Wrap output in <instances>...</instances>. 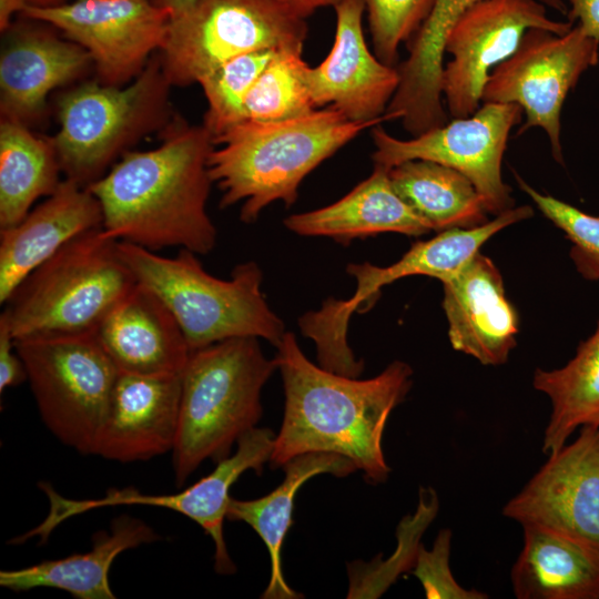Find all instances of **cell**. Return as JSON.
I'll use <instances>...</instances> for the list:
<instances>
[{
    "mask_svg": "<svg viewBox=\"0 0 599 599\" xmlns=\"http://www.w3.org/2000/svg\"><path fill=\"white\" fill-rule=\"evenodd\" d=\"M159 146L125 152L88 189L102 211V229L118 241L156 252L167 247L209 254L217 231L206 204L214 148L202 125L175 116Z\"/></svg>",
    "mask_w": 599,
    "mask_h": 599,
    "instance_id": "1",
    "label": "cell"
},
{
    "mask_svg": "<svg viewBox=\"0 0 599 599\" xmlns=\"http://www.w3.org/2000/svg\"><path fill=\"white\" fill-rule=\"evenodd\" d=\"M276 349L285 406L271 467H283L306 453H331L353 461L366 480L386 481L390 467L383 434L390 413L412 387V367L395 361L368 379L336 374L311 362L292 332H285Z\"/></svg>",
    "mask_w": 599,
    "mask_h": 599,
    "instance_id": "2",
    "label": "cell"
},
{
    "mask_svg": "<svg viewBox=\"0 0 599 599\" xmlns=\"http://www.w3.org/2000/svg\"><path fill=\"white\" fill-rule=\"evenodd\" d=\"M375 125L352 121L332 106L285 121L238 123L214 140L209 156L220 207L238 204L241 221L253 223L272 203L292 206L312 171Z\"/></svg>",
    "mask_w": 599,
    "mask_h": 599,
    "instance_id": "3",
    "label": "cell"
},
{
    "mask_svg": "<svg viewBox=\"0 0 599 599\" xmlns=\"http://www.w3.org/2000/svg\"><path fill=\"white\" fill-rule=\"evenodd\" d=\"M277 369L256 337H235L192 351L181 374L179 426L172 449L176 485L206 459L230 456L256 427L263 386Z\"/></svg>",
    "mask_w": 599,
    "mask_h": 599,
    "instance_id": "4",
    "label": "cell"
},
{
    "mask_svg": "<svg viewBox=\"0 0 599 599\" xmlns=\"http://www.w3.org/2000/svg\"><path fill=\"white\" fill-rule=\"evenodd\" d=\"M118 248L138 283L173 314L191 352L235 337L263 338L275 347L283 338L284 323L266 302L263 272L255 262L236 265L230 280H221L186 248L174 257L124 241Z\"/></svg>",
    "mask_w": 599,
    "mask_h": 599,
    "instance_id": "5",
    "label": "cell"
},
{
    "mask_svg": "<svg viewBox=\"0 0 599 599\" xmlns=\"http://www.w3.org/2000/svg\"><path fill=\"white\" fill-rule=\"evenodd\" d=\"M118 240L85 232L30 273L0 315L14 339L95 333L138 285Z\"/></svg>",
    "mask_w": 599,
    "mask_h": 599,
    "instance_id": "6",
    "label": "cell"
},
{
    "mask_svg": "<svg viewBox=\"0 0 599 599\" xmlns=\"http://www.w3.org/2000/svg\"><path fill=\"white\" fill-rule=\"evenodd\" d=\"M158 52L130 83H80L57 102L53 136L61 172L80 186L101 179L142 138L173 121L170 89Z\"/></svg>",
    "mask_w": 599,
    "mask_h": 599,
    "instance_id": "7",
    "label": "cell"
},
{
    "mask_svg": "<svg viewBox=\"0 0 599 599\" xmlns=\"http://www.w3.org/2000/svg\"><path fill=\"white\" fill-rule=\"evenodd\" d=\"M534 215L529 205L511 207L491 221L469 229H449L427 241H418L394 264L380 267L370 263H349L346 271L356 281V291L347 300L327 298L317 311L298 318L302 334L316 347L318 365L348 377H359L364 363L347 343L351 316L359 307L368 308L379 291L395 281L413 275L435 277L441 283L458 274L484 243L505 227Z\"/></svg>",
    "mask_w": 599,
    "mask_h": 599,
    "instance_id": "8",
    "label": "cell"
},
{
    "mask_svg": "<svg viewBox=\"0 0 599 599\" xmlns=\"http://www.w3.org/2000/svg\"><path fill=\"white\" fill-rule=\"evenodd\" d=\"M307 34V19L277 0H195L171 16L158 54L170 84L186 87L244 53L303 51Z\"/></svg>",
    "mask_w": 599,
    "mask_h": 599,
    "instance_id": "9",
    "label": "cell"
},
{
    "mask_svg": "<svg viewBox=\"0 0 599 599\" xmlns=\"http://www.w3.org/2000/svg\"><path fill=\"white\" fill-rule=\"evenodd\" d=\"M41 419L64 445L94 453L119 374L94 333L14 339Z\"/></svg>",
    "mask_w": 599,
    "mask_h": 599,
    "instance_id": "10",
    "label": "cell"
},
{
    "mask_svg": "<svg viewBox=\"0 0 599 599\" xmlns=\"http://www.w3.org/2000/svg\"><path fill=\"white\" fill-rule=\"evenodd\" d=\"M599 62V41L578 26L564 34L532 28L490 73L481 102L515 103L526 114L517 135L542 129L554 159L564 164L561 110L581 75Z\"/></svg>",
    "mask_w": 599,
    "mask_h": 599,
    "instance_id": "11",
    "label": "cell"
},
{
    "mask_svg": "<svg viewBox=\"0 0 599 599\" xmlns=\"http://www.w3.org/2000/svg\"><path fill=\"white\" fill-rule=\"evenodd\" d=\"M274 438L275 434L270 428L255 427L248 430L237 440L234 454L220 460L209 475L175 494L150 495L125 487L110 488L101 498L72 499L60 495L48 483H40L39 487L49 500V511L41 524L14 540L24 542L29 538L39 537L43 542L63 521L99 508L122 505L160 507L176 511L196 522L214 542L216 572L234 573L236 567L229 555L223 535V524L231 499L230 489L245 471L262 473L263 466L270 461Z\"/></svg>",
    "mask_w": 599,
    "mask_h": 599,
    "instance_id": "12",
    "label": "cell"
},
{
    "mask_svg": "<svg viewBox=\"0 0 599 599\" xmlns=\"http://www.w3.org/2000/svg\"><path fill=\"white\" fill-rule=\"evenodd\" d=\"M515 103H483L473 114L456 118L409 139L389 134L380 124L372 128L374 165L390 169L408 160H428L466 175L480 194L488 213L514 207L511 189L501 175L504 153L511 129L521 121Z\"/></svg>",
    "mask_w": 599,
    "mask_h": 599,
    "instance_id": "13",
    "label": "cell"
},
{
    "mask_svg": "<svg viewBox=\"0 0 599 599\" xmlns=\"http://www.w3.org/2000/svg\"><path fill=\"white\" fill-rule=\"evenodd\" d=\"M82 47L98 81L122 87L133 81L161 50L170 11L150 0H73L53 7L28 6L23 13Z\"/></svg>",
    "mask_w": 599,
    "mask_h": 599,
    "instance_id": "14",
    "label": "cell"
},
{
    "mask_svg": "<svg viewBox=\"0 0 599 599\" xmlns=\"http://www.w3.org/2000/svg\"><path fill=\"white\" fill-rule=\"evenodd\" d=\"M573 27L547 16L538 0H479L450 30L445 52L441 93L453 119L473 114L479 106L491 71L519 45L532 28L564 34Z\"/></svg>",
    "mask_w": 599,
    "mask_h": 599,
    "instance_id": "15",
    "label": "cell"
},
{
    "mask_svg": "<svg viewBox=\"0 0 599 599\" xmlns=\"http://www.w3.org/2000/svg\"><path fill=\"white\" fill-rule=\"evenodd\" d=\"M502 514L599 550V427L582 426L572 444L549 455Z\"/></svg>",
    "mask_w": 599,
    "mask_h": 599,
    "instance_id": "16",
    "label": "cell"
},
{
    "mask_svg": "<svg viewBox=\"0 0 599 599\" xmlns=\"http://www.w3.org/2000/svg\"><path fill=\"white\" fill-rule=\"evenodd\" d=\"M336 27L329 53L307 64L305 81L317 109L332 106L355 122L380 124L399 85L397 65L380 61L367 45L363 0H342L334 8Z\"/></svg>",
    "mask_w": 599,
    "mask_h": 599,
    "instance_id": "17",
    "label": "cell"
},
{
    "mask_svg": "<svg viewBox=\"0 0 599 599\" xmlns=\"http://www.w3.org/2000/svg\"><path fill=\"white\" fill-rule=\"evenodd\" d=\"M4 32L0 55L1 119L29 126L43 114L54 89L79 79L92 64L89 53L49 24L21 14Z\"/></svg>",
    "mask_w": 599,
    "mask_h": 599,
    "instance_id": "18",
    "label": "cell"
},
{
    "mask_svg": "<svg viewBox=\"0 0 599 599\" xmlns=\"http://www.w3.org/2000/svg\"><path fill=\"white\" fill-rule=\"evenodd\" d=\"M180 398L181 375L119 372L93 455L133 463L172 451Z\"/></svg>",
    "mask_w": 599,
    "mask_h": 599,
    "instance_id": "19",
    "label": "cell"
},
{
    "mask_svg": "<svg viewBox=\"0 0 599 599\" xmlns=\"http://www.w3.org/2000/svg\"><path fill=\"white\" fill-rule=\"evenodd\" d=\"M441 284L453 348L483 365L505 364L516 346L518 314L493 261L477 253L458 274Z\"/></svg>",
    "mask_w": 599,
    "mask_h": 599,
    "instance_id": "20",
    "label": "cell"
},
{
    "mask_svg": "<svg viewBox=\"0 0 599 599\" xmlns=\"http://www.w3.org/2000/svg\"><path fill=\"white\" fill-rule=\"evenodd\" d=\"M102 211L88 187L64 179L14 226L0 230V303L77 236L102 227Z\"/></svg>",
    "mask_w": 599,
    "mask_h": 599,
    "instance_id": "21",
    "label": "cell"
},
{
    "mask_svg": "<svg viewBox=\"0 0 599 599\" xmlns=\"http://www.w3.org/2000/svg\"><path fill=\"white\" fill-rule=\"evenodd\" d=\"M94 334L120 373L181 375L191 354L167 306L140 283Z\"/></svg>",
    "mask_w": 599,
    "mask_h": 599,
    "instance_id": "22",
    "label": "cell"
},
{
    "mask_svg": "<svg viewBox=\"0 0 599 599\" xmlns=\"http://www.w3.org/2000/svg\"><path fill=\"white\" fill-rule=\"evenodd\" d=\"M479 0H434L432 10L407 43L408 57L397 65L400 81L384 115L400 121L415 136L447 122L443 105L441 74L447 37L460 16ZM567 16L565 0H538Z\"/></svg>",
    "mask_w": 599,
    "mask_h": 599,
    "instance_id": "23",
    "label": "cell"
},
{
    "mask_svg": "<svg viewBox=\"0 0 599 599\" xmlns=\"http://www.w3.org/2000/svg\"><path fill=\"white\" fill-rule=\"evenodd\" d=\"M389 169L374 165L372 174L338 201L284 220L301 236H324L347 245L355 238L379 233L420 236L430 226L397 194Z\"/></svg>",
    "mask_w": 599,
    "mask_h": 599,
    "instance_id": "24",
    "label": "cell"
},
{
    "mask_svg": "<svg viewBox=\"0 0 599 599\" xmlns=\"http://www.w3.org/2000/svg\"><path fill=\"white\" fill-rule=\"evenodd\" d=\"M522 528L524 546L511 569L517 598H599V550L548 528Z\"/></svg>",
    "mask_w": 599,
    "mask_h": 599,
    "instance_id": "25",
    "label": "cell"
},
{
    "mask_svg": "<svg viewBox=\"0 0 599 599\" xmlns=\"http://www.w3.org/2000/svg\"><path fill=\"white\" fill-rule=\"evenodd\" d=\"M158 538L145 522L122 515L112 521L109 531L94 535L90 551L43 560L26 568L1 570L0 586L13 591L55 588L77 599H113L109 571L114 559L125 550Z\"/></svg>",
    "mask_w": 599,
    "mask_h": 599,
    "instance_id": "26",
    "label": "cell"
},
{
    "mask_svg": "<svg viewBox=\"0 0 599 599\" xmlns=\"http://www.w3.org/2000/svg\"><path fill=\"white\" fill-rule=\"evenodd\" d=\"M284 480L270 494L250 500L230 499L226 518L247 524L266 546L271 561L264 599H297L301 593L288 586L282 567V548L293 524L294 499L301 487L321 474L346 477L357 468L348 458L331 453H306L284 466Z\"/></svg>",
    "mask_w": 599,
    "mask_h": 599,
    "instance_id": "27",
    "label": "cell"
},
{
    "mask_svg": "<svg viewBox=\"0 0 599 599\" xmlns=\"http://www.w3.org/2000/svg\"><path fill=\"white\" fill-rule=\"evenodd\" d=\"M397 194L432 231L486 223L487 210L473 182L459 171L428 160H408L388 171Z\"/></svg>",
    "mask_w": 599,
    "mask_h": 599,
    "instance_id": "28",
    "label": "cell"
},
{
    "mask_svg": "<svg viewBox=\"0 0 599 599\" xmlns=\"http://www.w3.org/2000/svg\"><path fill=\"white\" fill-rule=\"evenodd\" d=\"M61 169L53 138L35 135L27 125L0 122V230L14 226L33 203L59 186Z\"/></svg>",
    "mask_w": 599,
    "mask_h": 599,
    "instance_id": "29",
    "label": "cell"
},
{
    "mask_svg": "<svg viewBox=\"0 0 599 599\" xmlns=\"http://www.w3.org/2000/svg\"><path fill=\"white\" fill-rule=\"evenodd\" d=\"M534 387L551 400L542 451H558L579 426L599 427V322L595 333L581 342L564 367L537 369Z\"/></svg>",
    "mask_w": 599,
    "mask_h": 599,
    "instance_id": "30",
    "label": "cell"
},
{
    "mask_svg": "<svg viewBox=\"0 0 599 599\" xmlns=\"http://www.w3.org/2000/svg\"><path fill=\"white\" fill-rule=\"evenodd\" d=\"M302 52L280 51L271 60L245 98V121H285L317 109L305 81Z\"/></svg>",
    "mask_w": 599,
    "mask_h": 599,
    "instance_id": "31",
    "label": "cell"
},
{
    "mask_svg": "<svg viewBox=\"0 0 599 599\" xmlns=\"http://www.w3.org/2000/svg\"><path fill=\"white\" fill-rule=\"evenodd\" d=\"M277 52L257 50L237 55L199 80L207 103L203 125L211 133L213 142L245 121V98Z\"/></svg>",
    "mask_w": 599,
    "mask_h": 599,
    "instance_id": "32",
    "label": "cell"
},
{
    "mask_svg": "<svg viewBox=\"0 0 599 599\" xmlns=\"http://www.w3.org/2000/svg\"><path fill=\"white\" fill-rule=\"evenodd\" d=\"M438 498L432 488H422L414 516L404 517L397 528L398 547L388 560L354 561L348 565L347 598H377L397 579L414 567L419 538L436 517Z\"/></svg>",
    "mask_w": 599,
    "mask_h": 599,
    "instance_id": "33",
    "label": "cell"
},
{
    "mask_svg": "<svg viewBox=\"0 0 599 599\" xmlns=\"http://www.w3.org/2000/svg\"><path fill=\"white\" fill-rule=\"evenodd\" d=\"M515 177L540 212L572 243L570 257L578 273L588 281H599V215L588 214L552 195L538 192L516 172Z\"/></svg>",
    "mask_w": 599,
    "mask_h": 599,
    "instance_id": "34",
    "label": "cell"
},
{
    "mask_svg": "<svg viewBox=\"0 0 599 599\" xmlns=\"http://www.w3.org/2000/svg\"><path fill=\"white\" fill-rule=\"evenodd\" d=\"M373 52L388 65H396L399 48L416 34L434 0H363Z\"/></svg>",
    "mask_w": 599,
    "mask_h": 599,
    "instance_id": "35",
    "label": "cell"
},
{
    "mask_svg": "<svg viewBox=\"0 0 599 599\" xmlns=\"http://www.w3.org/2000/svg\"><path fill=\"white\" fill-rule=\"evenodd\" d=\"M451 531L438 532L433 548H418L413 575L420 581L429 599H485L488 596L474 589H465L455 580L449 568Z\"/></svg>",
    "mask_w": 599,
    "mask_h": 599,
    "instance_id": "36",
    "label": "cell"
},
{
    "mask_svg": "<svg viewBox=\"0 0 599 599\" xmlns=\"http://www.w3.org/2000/svg\"><path fill=\"white\" fill-rule=\"evenodd\" d=\"M27 380V370L19 356L14 338L6 323L0 319V393Z\"/></svg>",
    "mask_w": 599,
    "mask_h": 599,
    "instance_id": "37",
    "label": "cell"
},
{
    "mask_svg": "<svg viewBox=\"0 0 599 599\" xmlns=\"http://www.w3.org/2000/svg\"><path fill=\"white\" fill-rule=\"evenodd\" d=\"M567 21L578 26L587 35L599 41V0H565Z\"/></svg>",
    "mask_w": 599,
    "mask_h": 599,
    "instance_id": "38",
    "label": "cell"
},
{
    "mask_svg": "<svg viewBox=\"0 0 599 599\" xmlns=\"http://www.w3.org/2000/svg\"><path fill=\"white\" fill-rule=\"evenodd\" d=\"M280 3L301 16L304 19H307L316 11L324 8H334L342 0H277Z\"/></svg>",
    "mask_w": 599,
    "mask_h": 599,
    "instance_id": "39",
    "label": "cell"
},
{
    "mask_svg": "<svg viewBox=\"0 0 599 599\" xmlns=\"http://www.w3.org/2000/svg\"><path fill=\"white\" fill-rule=\"evenodd\" d=\"M28 6V0H0L1 32H6L12 26L14 14L23 13Z\"/></svg>",
    "mask_w": 599,
    "mask_h": 599,
    "instance_id": "40",
    "label": "cell"
},
{
    "mask_svg": "<svg viewBox=\"0 0 599 599\" xmlns=\"http://www.w3.org/2000/svg\"><path fill=\"white\" fill-rule=\"evenodd\" d=\"M155 6L170 11L171 16L177 14L190 8L195 0H150Z\"/></svg>",
    "mask_w": 599,
    "mask_h": 599,
    "instance_id": "41",
    "label": "cell"
},
{
    "mask_svg": "<svg viewBox=\"0 0 599 599\" xmlns=\"http://www.w3.org/2000/svg\"><path fill=\"white\" fill-rule=\"evenodd\" d=\"M67 0H28L29 6L32 7H53L64 3Z\"/></svg>",
    "mask_w": 599,
    "mask_h": 599,
    "instance_id": "42",
    "label": "cell"
}]
</instances>
